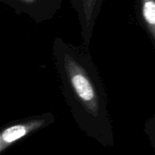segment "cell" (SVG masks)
Masks as SVG:
<instances>
[{
    "label": "cell",
    "instance_id": "2",
    "mask_svg": "<svg viewBox=\"0 0 155 155\" xmlns=\"http://www.w3.org/2000/svg\"><path fill=\"white\" fill-rule=\"evenodd\" d=\"M45 124L41 119H33L21 124L6 127L0 134V153H3L12 143L26 136L30 133L40 129Z\"/></svg>",
    "mask_w": 155,
    "mask_h": 155
},
{
    "label": "cell",
    "instance_id": "4",
    "mask_svg": "<svg viewBox=\"0 0 155 155\" xmlns=\"http://www.w3.org/2000/svg\"><path fill=\"white\" fill-rule=\"evenodd\" d=\"M96 1L97 0H81L82 7H83V11H84V19L87 24L90 22V20L93 16L94 10L95 5H96Z\"/></svg>",
    "mask_w": 155,
    "mask_h": 155
},
{
    "label": "cell",
    "instance_id": "3",
    "mask_svg": "<svg viewBox=\"0 0 155 155\" xmlns=\"http://www.w3.org/2000/svg\"><path fill=\"white\" fill-rule=\"evenodd\" d=\"M141 9L144 23L155 42V0H141Z\"/></svg>",
    "mask_w": 155,
    "mask_h": 155
},
{
    "label": "cell",
    "instance_id": "5",
    "mask_svg": "<svg viewBox=\"0 0 155 155\" xmlns=\"http://www.w3.org/2000/svg\"><path fill=\"white\" fill-rule=\"evenodd\" d=\"M20 1H23V2H25V3H33L35 0H20Z\"/></svg>",
    "mask_w": 155,
    "mask_h": 155
},
{
    "label": "cell",
    "instance_id": "1",
    "mask_svg": "<svg viewBox=\"0 0 155 155\" xmlns=\"http://www.w3.org/2000/svg\"><path fill=\"white\" fill-rule=\"evenodd\" d=\"M64 63L69 82L76 96L86 111L94 116H97L99 112L98 97L85 70L68 54H64Z\"/></svg>",
    "mask_w": 155,
    "mask_h": 155
}]
</instances>
